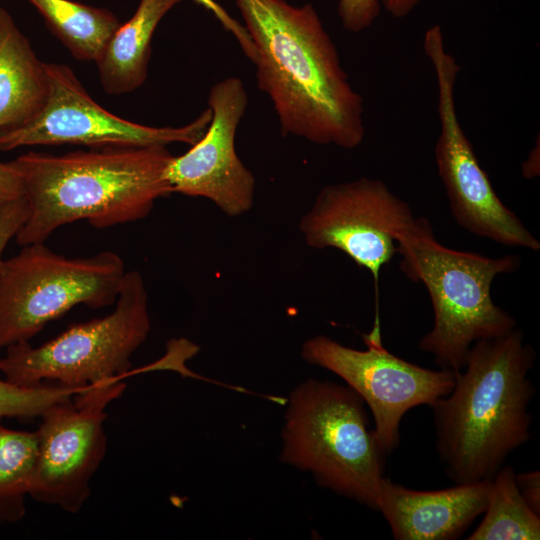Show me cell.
Instances as JSON below:
<instances>
[{"instance_id":"6da1fadb","label":"cell","mask_w":540,"mask_h":540,"mask_svg":"<svg viewBox=\"0 0 540 540\" xmlns=\"http://www.w3.org/2000/svg\"><path fill=\"white\" fill-rule=\"evenodd\" d=\"M255 47L257 85L281 134L354 149L364 140V104L312 4L235 0Z\"/></svg>"},{"instance_id":"7a4b0ae2","label":"cell","mask_w":540,"mask_h":540,"mask_svg":"<svg viewBox=\"0 0 540 540\" xmlns=\"http://www.w3.org/2000/svg\"><path fill=\"white\" fill-rule=\"evenodd\" d=\"M536 353L515 328L476 341L451 392L430 407L436 450L456 484L490 480L507 457L530 440L529 378Z\"/></svg>"},{"instance_id":"3957f363","label":"cell","mask_w":540,"mask_h":540,"mask_svg":"<svg viewBox=\"0 0 540 540\" xmlns=\"http://www.w3.org/2000/svg\"><path fill=\"white\" fill-rule=\"evenodd\" d=\"M166 146L102 147L53 155L28 152L12 161L28 205L18 245L45 242L59 227L87 220L104 229L147 217L173 193Z\"/></svg>"},{"instance_id":"277c9868","label":"cell","mask_w":540,"mask_h":540,"mask_svg":"<svg viewBox=\"0 0 540 540\" xmlns=\"http://www.w3.org/2000/svg\"><path fill=\"white\" fill-rule=\"evenodd\" d=\"M397 247L403 273L429 293L434 324L418 347L432 354L440 368L459 372L476 341L516 328V320L494 303L491 285L497 275L519 268L518 256L492 258L448 248L437 241L425 218H416L399 236Z\"/></svg>"},{"instance_id":"5b68a950","label":"cell","mask_w":540,"mask_h":540,"mask_svg":"<svg viewBox=\"0 0 540 540\" xmlns=\"http://www.w3.org/2000/svg\"><path fill=\"white\" fill-rule=\"evenodd\" d=\"M282 439L285 464L377 510L387 455L370 428L364 401L350 387L316 379L299 384L287 401Z\"/></svg>"},{"instance_id":"8992f818","label":"cell","mask_w":540,"mask_h":540,"mask_svg":"<svg viewBox=\"0 0 540 540\" xmlns=\"http://www.w3.org/2000/svg\"><path fill=\"white\" fill-rule=\"evenodd\" d=\"M150 328L144 279L137 270L127 271L110 314L75 324L38 347L29 341L6 347L0 371L5 380L19 386L85 387L124 378L130 358L144 343Z\"/></svg>"},{"instance_id":"52a82bcc","label":"cell","mask_w":540,"mask_h":540,"mask_svg":"<svg viewBox=\"0 0 540 540\" xmlns=\"http://www.w3.org/2000/svg\"><path fill=\"white\" fill-rule=\"evenodd\" d=\"M125 263L115 252L67 258L44 242L0 260V348L29 341L76 305L116 302Z\"/></svg>"},{"instance_id":"ba28073f","label":"cell","mask_w":540,"mask_h":540,"mask_svg":"<svg viewBox=\"0 0 540 540\" xmlns=\"http://www.w3.org/2000/svg\"><path fill=\"white\" fill-rule=\"evenodd\" d=\"M423 49L437 87L436 166L453 217L462 228L479 237L510 247L539 250L538 239L498 197L461 126L455 100L461 67L447 50L440 25L425 32Z\"/></svg>"},{"instance_id":"9c48e42d","label":"cell","mask_w":540,"mask_h":540,"mask_svg":"<svg viewBox=\"0 0 540 540\" xmlns=\"http://www.w3.org/2000/svg\"><path fill=\"white\" fill-rule=\"evenodd\" d=\"M362 337L365 350L317 335L302 344L301 356L309 364L339 376L362 398L373 415L377 441L388 455L399 444L404 414L419 405L431 406L448 395L455 372L423 368L389 352L382 344L378 317L372 330Z\"/></svg>"},{"instance_id":"30bf717a","label":"cell","mask_w":540,"mask_h":540,"mask_svg":"<svg viewBox=\"0 0 540 540\" xmlns=\"http://www.w3.org/2000/svg\"><path fill=\"white\" fill-rule=\"evenodd\" d=\"M123 377L89 385L40 417L38 458L30 494L34 500L78 513L106 450V408L126 388Z\"/></svg>"},{"instance_id":"8fae6325","label":"cell","mask_w":540,"mask_h":540,"mask_svg":"<svg viewBox=\"0 0 540 540\" xmlns=\"http://www.w3.org/2000/svg\"><path fill=\"white\" fill-rule=\"evenodd\" d=\"M46 71L49 94L43 109L24 127L1 136L0 151L63 144L90 148L193 145L202 138L212 118L208 107L180 127L138 124L98 105L69 66L46 63Z\"/></svg>"},{"instance_id":"7c38bea8","label":"cell","mask_w":540,"mask_h":540,"mask_svg":"<svg viewBox=\"0 0 540 540\" xmlns=\"http://www.w3.org/2000/svg\"><path fill=\"white\" fill-rule=\"evenodd\" d=\"M415 220L410 206L385 182L361 177L324 186L299 230L309 247L338 249L367 269L378 293L381 268L398 253L399 236Z\"/></svg>"},{"instance_id":"4fadbf2b","label":"cell","mask_w":540,"mask_h":540,"mask_svg":"<svg viewBox=\"0 0 540 540\" xmlns=\"http://www.w3.org/2000/svg\"><path fill=\"white\" fill-rule=\"evenodd\" d=\"M247 105L248 94L240 78L227 77L211 87L212 118L204 135L168 164L166 177L173 193L207 198L230 217L252 208L256 180L235 149L236 131Z\"/></svg>"},{"instance_id":"5bb4252c","label":"cell","mask_w":540,"mask_h":540,"mask_svg":"<svg viewBox=\"0 0 540 540\" xmlns=\"http://www.w3.org/2000/svg\"><path fill=\"white\" fill-rule=\"evenodd\" d=\"M490 480L418 491L384 477L377 511L397 540H454L484 513Z\"/></svg>"},{"instance_id":"9a60e30c","label":"cell","mask_w":540,"mask_h":540,"mask_svg":"<svg viewBox=\"0 0 540 540\" xmlns=\"http://www.w3.org/2000/svg\"><path fill=\"white\" fill-rule=\"evenodd\" d=\"M49 94L46 63L0 7V137L30 123Z\"/></svg>"},{"instance_id":"2e32d148","label":"cell","mask_w":540,"mask_h":540,"mask_svg":"<svg viewBox=\"0 0 540 540\" xmlns=\"http://www.w3.org/2000/svg\"><path fill=\"white\" fill-rule=\"evenodd\" d=\"M182 0H140L134 15L112 34L95 63L104 91L130 93L145 81L151 41L161 19Z\"/></svg>"},{"instance_id":"e0dca14e","label":"cell","mask_w":540,"mask_h":540,"mask_svg":"<svg viewBox=\"0 0 540 540\" xmlns=\"http://www.w3.org/2000/svg\"><path fill=\"white\" fill-rule=\"evenodd\" d=\"M50 31L80 61H96L121 25L111 11L72 0H28Z\"/></svg>"},{"instance_id":"ac0fdd59","label":"cell","mask_w":540,"mask_h":540,"mask_svg":"<svg viewBox=\"0 0 540 540\" xmlns=\"http://www.w3.org/2000/svg\"><path fill=\"white\" fill-rule=\"evenodd\" d=\"M485 515L468 540H537L540 516L522 498L515 471L503 465L490 479Z\"/></svg>"},{"instance_id":"d6986e66","label":"cell","mask_w":540,"mask_h":540,"mask_svg":"<svg viewBox=\"0 0 540 540\" xmlns=\"http://www.w3.org/2000/svg\"><path fill=\"white\" fill-rule=\"evenodd\" d=\"M37 458V431L12 430L0 422V524L24 517Z\"/></svg>"},{"instance_id":"ffe728a7","label":"cell","mask_w":540,"mask_h":540,"mask_svg":"<svg viewBox=\"0 0 540 540\" xmlns=\"http://www.w3.org/2000/svg\"><path fill=\"white\" fill-rule=\"evenodd\" d=\"M88 386L69 387L59 384L19 386L0 379V419L41 416L50 407L73 398Z\"/></svg>"},{"instance_id":"44dd1931","label":"cell","mask_w":540,"mask_h":540,"mask_svg":"<svg viewBox=\"0 0 540 540\" xmlns=\"http://www.w3.org/2000/svg\"><path fill=\"white\" fill-rule=\"evenodd\" d=\"M381 10L379 0H339L338 4L342 27L353 33L371 27Z\"/></svg>"},{"instance_id":"7402d4cb","label":"cell","mask_w":540,"mask_h":540,"mask_svg":"<svg viewBox=\"0 0 540 540\" xmlns=\"http://www.w3.org/2000/svg\"><path fill=\"white\" fill-rule=\"evenodd\" d=\"M197 4L201 5L208 11H210L215 18L220 22L223 28L230 32L239 46L241 47L245 56L254 62L256 58V52L254 44L246 31L244 25L235 20L220 4L215 0H194Z\"/></svg>"},{"instance_id":"603a6c76","label":"cell","mask_w":540,"mask_h":540,"mask_svg":"<svg viewBox=\"0 0 540 540\" xmlns=\"http://www.w3.org/2000/svg\"><path fill=\"white\" fill-rule=\"evenodd\" d=\"M28 205L25 198L0 206V260L3 252L12 238L25 222Z\"/></svg>"},{"instance_id":"cb8c5ba5","label":"cell","mask_w":540,"mask_h":540,"mask_svg":"<svg viewBox=\"0 0 540 540\" xmlns=\"http://www.w3.org/2000/svg\"><path fill=\"white\" fill-rule=\"evenodd\" d=\"M23 197V184L12 161L0 162V206Z\"/></svg>"},{"instance_id":"d4e9b609","label":"cell","mask_w":540,"mask_h":540,"mask_svg":"<svg viewBox=\"0 0 540 540\" xmlns=\"http://www.w3.org/2000/svg\"><path fill=\"white\" fill-rule=\"evenodd\" d=\"M515 482L527 505L540 515V472L515 473Z\"/></svg>"},{"instance_id":"484cf974","label":"cell","mask_w":540,"mask_h":540,"mask_svg":"<svg viewBox=\"0 0 540 540\" xmlns=\"http://www.w3.org/2000/svg\"><path fill=\"white\" fill-rule=\"evenodd\" d=\"M425 0H379L381 8L394 18H404Z\"/></svg>"}]
</instances>
